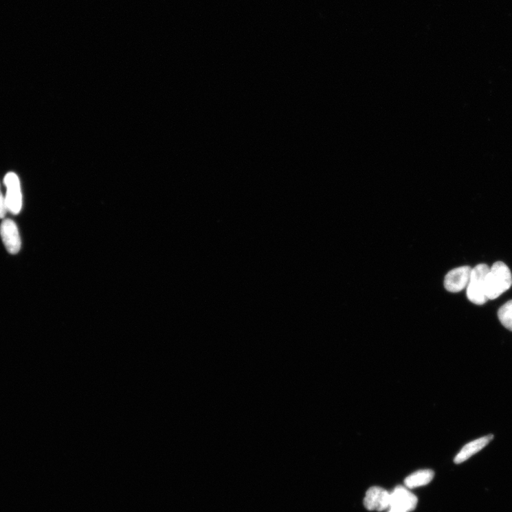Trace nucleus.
Masks as SVG:
<instances>
[{"label":"nucleus","instance_id":"1","mask_svg":"<svg viewBox=\"0 0 512 512\" xmlns=\"http://www.w3.org/2000/svg\"><path fill=\"white\" fill-rule=\"evenodd\" d=\"M512 285V276L508 266L498 261L489 268L485 278V293L488 300H495L507 291Z\"/></svg>","mask_w":512,"mask_h":512},{"label":"nucleus","instance_id":"2","mask_svg":"<svg viewBox=\"0 0 512 512\" xmlns=\"http://www.w3.org/2000/svg\"><path fill=\"white\" fill-rule=\"evenodd\" d=\"M489 271L486 264H479L472 269L467 286V296L473 303L482 305L487 301L485 293V278Z\"/></svg>","mask_w":512,"mask_h":512},{"label":"nucleus","instance_id":"3","mask_svg":"<svg viewBox=\"0 0 512 512\" xmlns=\"http://www.w3.org/2000/svg\"><path fill=\"white\" fill-rule=\"evenodd\" d=\"M4 183L7 188L5 197L7 210L17 215L21 212L23 207V195L19 177L15 173L10 172L5 177Z\"/></svg>","mask_w":512,"mask_h":512},{"label":"nucleus","instance_id":"4","mask_svg":"<svg viewBox=\"0 0 512 512\" xmlns=\"http://www.w3.org/2000/svg\"><path fill=\"white\" fill-rule=\"evenodd\" d=\"M472 269L469 266H462L450 271L445 276L444 285L450 293H459L467 288Z\"/></svg>","mask_w":512,"mask_h":512},{"label":"nucleus","instance_id":"5","mask_svg":"<svg viewBox=\"0 0 512 512\" xmlns=\"http://www.w3.org/2000/svg\"><path fill=\"white\" fill-rule=\"evenodd\" d=\"M390 493L379 487H372L368 489L364 500L366 509L382 511L390 507Z\"/></svg>","mask_w":512,"mask_h":512},{"label":"nucleus","instance_id":"6","mask_svg":"<svg viewBox=\"0 0 512 512\" xmlns=\"http://www.w3.org/2000/svg\"><path fill=\"white\" fill-rule=\"evenodd\" d=\"M1 235L5 247L11 254H16L21 249V238L16 223L11 219H5L0 226Z\"/></svg>","mask_w":512,"mask_h":512},{"label":"nucleus","instance_id":"7","mask_svg":"<svg viewBox=\"0 0 512 512\" xmlns=\"http://www.w3.org/2000/svg\"><path fill=\"white\" fill-rule=\"evenodd\" d=\"M390 507L392 508L399 509L407 512L412 511L416 508L417 497L404 487H397L390 493Z\"/></svg>","mask_w":512,"mask_h":512},{"label":"nucleus","instance_id":"8","mask_svg":"<svg viewBox=\"0 0 512 512\" xmlns=\"http://www.w3.org/2000/svg\"><path fill=\"white\" fill-rule=\"evenodd\" d=\"M494 439L493 434L480 438L466 444L454 459L456 464H460L476 455Z\"/></svg>","mask_w":512,"mask_h":512},{"label":"nucleus","instance_id":"9","mask_svg":"<svg viewBox=\"0 0 512 512\" xmlns=\"http://www.w3.org/2000/svg\"><path fill=\"white\" fill-rule=\"evenodd\" d=\"M434 472L432 469H422L407 477L404 481L408 489H414L427 485L434 478Z\"/></svg>","mask_w":512,"mask_h":512},{"label":"nucleus","instance_id":"10","mask_svg":"<svg viewBox=\"0 0 512 512\" xmlns=\"http://www.w3.org/2000/svg\"><path fill=\"white\" fill-rule=\"evenodd\" d=\"M498 315L505 329L512 332V300L507 302L500 307Z\"/></svg>","mask_w":512,"mask_h":512},{"label":"nucleus","instance_id":"11","mask_svg":"<svg viewBox=\"0 0 512 512\" xmlns=\"http://www.w3.org/2000/svg\"><path fill=\"white\" fill-rule=\"evenodd\" d=\"M5 199L3 197L1 190H0V219H3L7 214Z\"/></svg>","mask_w":512,"mask_h":512},{"label":"nucleus","instance_id":"12","mask_svg":"<svg viewBox=\"0 0 512 512\" xmlns=\"http://www.w3.org/2000/svg\"><path fill=\"white\" fill-rule=\"evenodd\" d=\"M388 512H407V511H403L399 509L390 507L389 508V510Z\"/></svg>","mask_w":512,"mask_h":512}]
</instances>
